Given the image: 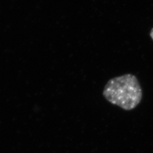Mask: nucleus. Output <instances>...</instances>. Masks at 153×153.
Segmentation results:
<instances>
[{
  "label": "nucleus",
  "instance_id": "obj_1",
  "mask_svg": "<svg viewBox=\"0 0 153 153\" xmlns=\"http://www.w3.org/2000/svg\"><path fill=\"white\" fill-rule=\"evenodd\" d=\"M103 95L111 104L130 111L141 102L142 91L137 77L126 74L109 80L104 87Z\"/></svg>",
  "mask_w": 153,
  "mask_h": 153
},
{
  "label": "nucleus",
  "instance_id": "obj_2",
  "mask_svg": "<svg viewBox=\"0 0 153 153\" xmlns=\"http://www.w3.org/2000/svg\"><path fill=\"white\" fill-rule=\"evenodd\" d=\"M150 36H151V38L153 40V28L152 30V31L150 32Z\"/></svg>",
  "mask_w": 153,
  "mask_h": 153
}]
</instances>
